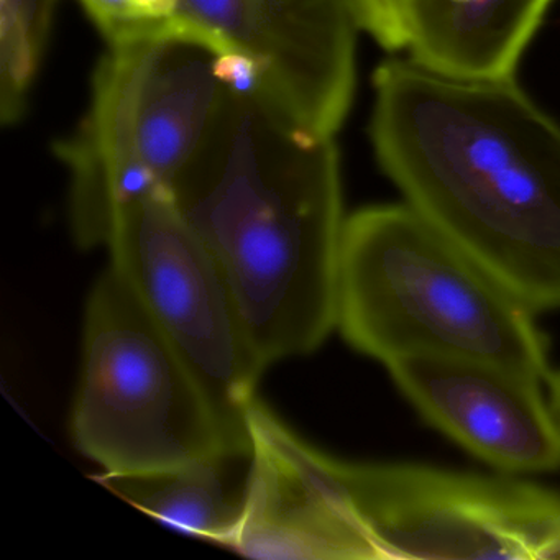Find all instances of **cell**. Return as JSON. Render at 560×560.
Listing matches in <instances>:
<instances>
[{"instance_id": "obj_9", "label": "cell", "mask_w": 560, "mask_h": 560, "mask_svg": "<svg viewBox=\"0 0 560 560\" xmlns=\"http://www.w3.org/2000/svg\"><path fill=\"white\" fill-rule=\"evenodd\" d=\"M247 428L250 491L232 550L255 559H383L343 480L342 460L307 444L257 398Z\"/></svg>"}, {"instance_id": "obj_3", "label": "cell", "mask_w": 560, "mask_h": 560, "mask_svg": "<svg viewBox=\"0 0 560 560\" xmlns=\"http://www.w3.org/2000/svg\"><path fill=\"white\" fill-rule=\"evenodd\" d=\"M336 327L383 365L412 355L491 360L546 382L549 340L534 313L409 205L343 225Z\"/></svg>"}, {"instance_id": "obj_13", "label": "cell", "mask_w": 560, "mask_h": 560, "mask_svg": "<svg viewBox=\"0 0 560 560\" xmlns=\"http://www.w3.org/2000/svg\"><path fill=\"white\" fill-rule=\"evenodd\" d=\"M57 0H0V120L14 126L50 37Z\"/></svg>"}, {"instance_id": "obj_6", "label": "cell", "mask_w": 560, "mask_h": 560, "mask_svg": "<svg viewBox=\"0 0 560 560\" xmlns=\"http://www.w3.org/2000/svg\"><path fill=\"white\" fill-rule=\"evenodd\" d=\"M110 267L129 284L201 386L231 447L250 448L247 411L264 360L228 281L172 191L120 205L110 218Z\"/></svg>"}, {"instance_id": "obj_2", "label": "cell", "mask_w": 560, "mask_h": 560, "mask_svg": "<svg viewBox=\"0 0 560 560\" xmlns=\"http://www.w3.org/2000/svg\"><path fill=\"white\" fill-rule=\"evenodd\" d=\"M172 192L265 365L319 349L336 329L347 221L334 140L303 136L261 97L225 86Z\"/></svg>"}, {"instance_id": "obj_15", "label": "cell", "mask_w": 560, "mask_h": 560, "mask_svg": "<svg viewBox=\"0 0 560 560\" xmlns=\"http://www.w3.org/2000/svg\"><path fill=\"white\" fill-rule=\"evenodd\" d=\"M214 74L229 90L242 94L260 93L261 74L257 61L241 50L225 51L214 61Z\"/></svg>"}, {"instance_id": "obj_4", "label": "cell", "mask_w": 560, "mask_h": 560, "mask_svg": "<svg viewBox=\"0 0 560 560\" xmlns=\"http://www.w3.org/2000/svg\"><path fill=\"white\" fill-rule=\"evenodd\" d=\"M232 50L183 15L147 19L109 40L86 117L55 145L71 173V228L81 247L106 245L120 205L172 191L225 90L215 58Z\"/></svg>"}, {"instance_id": "obj_5", "label": "cell", "mask_w": 560, "mask_h": 560, "mask_svg": "<svg viewBox=\"0 0 560 560\" xmlns=\"http://www.w3.org/2000/svg\"><path fill=\"white\" fill-rule=\"evenodd\" d=\"M71 435L114 474L168 470L234 448L185 360L113 267L88 300Z\"/></svg>"}, {"instance_id": "obj_14", "label": "cell", "mask_w": 560, "mask_h": 560, "mask_svg": "<svg viewBox=\"0 0 560 560\" xmlns=\"http://www.w3.org/2000/svg\"><path fill=\"white\" fill-rule=\"evenodd\" d=\"M350 5L359 27L383 48L392 51L406 48V0H350Z\"/></svg>"}, {"instance_id": "obj_16", "label": "cell", "mask_w": 560, "mask_h": 560, "mask_svg": "<svg viewBox=\"0 0 560 560\" xmlns=\"http://www.w3.org/2000/svg\"><path fill=\"white\" fill-rule=\"evenodd\" d=\"M94 24L97 25L107 42L126 32L132 25L147 21L133 12L130 0H81Z\"/></svg>"}, {"instance_id": "obj_8", "label": "cell", "mask_w": 560, "mask_h": 560, "mask_svg": "<svg viewBox=\"0 0 560 560\" xmlns=\"http://www.w3.org/2000/svg\"><path fill=\"white\" fill-rule=\"evenodd\" d=\"M257 61L258 97L298 132L332 139L355 88L350 0H182L178 14Z\"/></svg>"}, {"instance_id": "obj_11", "label": "cell", "mask_w": 560, "mask_h": 560, "mask_svg": "<svg viewBox=\"0 0 560 560\" xmlns=\"http://www.w3.org/2000/svg\"><path fill=\"white\" fill-rule=\"evenodd\" d=\"M552 0H406L411 60L464 80L514 78Z\"/></svg>"}, {"instance_id": "obj_1", "label": "cell", "mask_w": 560, "mask_h": 560, "mask_svg": "<svg viewBox=\"0 0 560 560\" xmlns=\"http://www.w3.org/2000/svg\"><path fill=\"white\" fill-rule=\"evenodd\" d=\"M372 140L418 211L534 314L560 310V126L514 83L376 70Z\"/></svg>"}, {"instance_id": "obj_18", "label": "cell", "mask_w": 560, "mask_h": 560, "mask_svg": "<svg viewBox=\"0 0 560 560\" xmlns=\"http://www.w3.org/2000/svg\"><path fill=\"white\" fill-rule=\"evenodd\" d=\"M547 388H549V401L550 409H552L553 416L560 424V370L559 372H552L550 370L549 375L546 378Z\"/></svg>"}, {"instance_id": "obj_12", "label": "cell", "mask_w": 560, "mask_h": 560, "mask_svg": "<svg viewBox=\"0 0 560 560\" xmlns=\"http://www.w3.org/2000/svg\"><path fill=\"white\" fill-rule=\"evenodd\" d=\"M252 447H224L168 470L103 471L94 480L143 513L231 549L247 511Z\"/></svg>"}, {"instance_id": "obj_10", "label": "cell", "mask_w": 560, "mask_h": 560, "mask_svg": "<svg viewBox=\"0 0 560 560\" xmlns=\"http://www.w3.org/2000/svg\"><path fill=\"white\" fill-rule=\"evenodd\" d=\"M425 422L513 474L560 470V424L542 380L491 360L412 355L386 365Z\"/></svg>"}, {"instance_id": "obj_7", "label": "cell", "mask_w": 560, "mask_h": 560, "mask_svg": "<svg viewBox=\"0 0 560 560\" xmlns=\"http://www.w3.org/2000/svg\"><path fill=\"white\" fill-rule=\"evenodd\" d=\"M342 475L383 559L547 560L560 540V494L537 485L416 464Z\"/></svg>"}, {"instance_id": "obj_17", "label": "cell", "mask_w": 560, "mask_h": 560, "mask_svg": "<svg viewBox=\"0 0 560 560\" xmlns=\"http://www.w3.org/2000/svg\"><path fill=\"white\" fill-rule=\"evenodd\" d=\"M182 0H130L133 12L140 19L160 21V19L175 18L178 14Z\"/></svg>"}]
</instances>
